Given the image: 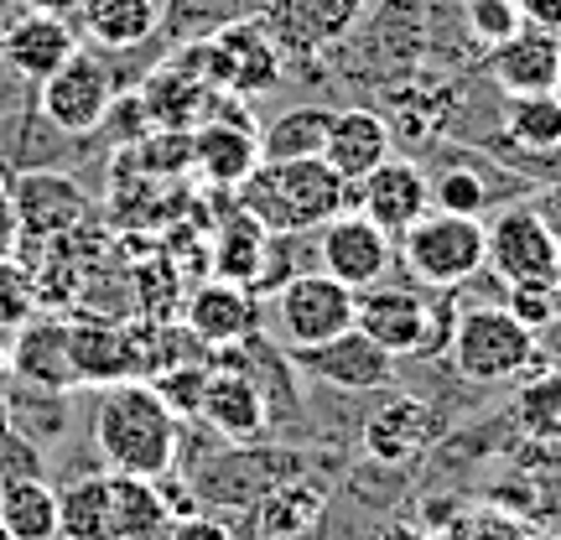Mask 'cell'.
I'll return each mask as SVG.
<instances>
[{
  "mask_svg": "<svg viewBox=\"0 0 561 540\" xmlns=\"http://www.w3.org/2000/svg\"><path fill=\"white\" fill-rule=\"evenodd\" d=\"M208 94H214V83L198 73V62L178 53L146 79L136 104L146 110V125H157V130H193L208 115Z\"/></svg>",
  "mask_w": 561,
  "mask_h": 540,
  "instance_id": "7402d4cb",
  "label": "cell"
},
{
  "mask_svg": "<svg viewBox=\"0 0 561 540\" xmlns=\"http://www.w3.org/2000/svg\"><path fill=\"white\" fill-rule=\"evenodd\" d=\"M483 73L494 79L504 100L510 94H551L561 79V37L541 26H520L510 42L483 53Z\"/></svg>",
  "mask_w": 561,
  "mask_h": 540,
  "instance_id": "e0dca14e",
  "label": "cell"
},
{
  "mask_svg": "<svg viewBox=\"0 0 561 540\" xmlns=\"http://www.w3.org/2000/svg\"><path fill=\"white\" fill-rule=\"evenodd\" d=\"M79 53V37H73V26L68 16H53V11H26V16L5 21L0 26V62L5 68H16L21 79H53L62 62Z\"/></svg>",
  "mask_w": 561,
  "mask_h": 540,
  "instance_id": "ac0fdd59",
  "label": "cell"
},
{
  "mask_svg": "<svg viewBox=\"0 0 561 540\" xmlns=\"http://www.w3.org/2000/svg\"><path fill=\"white\" fill-rule=\"evenodd\" d=\"M208 369H214V364H172V369H161L157 380V395L167 405H172V411H178V416H198V401H203V384H208Z\"/></svg>",
  "mask_w": 561,
  "mask_h": 540,
  "instance_id": "60d3db41",
  "label": "cell"
},
{
  "mask_svg": "<svg viewBox=\"0 0 561 540\" xmlns=\"http://www.w3.org/2000/svg\"><path fill=\"white\" fill-rule=\"evenodd\" d=\"M83 32L110 47V53H130L140 42L161 32V0H83L79 5Z\"/></svg>",
  "mask_w": 561,
  "mask_h": 540,
  "instance_id": "83f0119b",
  "label": "cell"
},
{
  "mask_svg": "<svg viewBox=\"0 0 561 540\" xmlns=\"http://www.w3.org/2000/svg\"><path fill=\"white\" fill-rule=\"evenodd\" d=\"M483 234H489V271H494L504 286L557 276L561 229L546 219L536 203H504L500 214L483 223Z\"/></svg>",
  "mask_w": 561,
  "mask_h": 540,
  "instance_id": "ba28073f",
  "label": "cell"
},
{
  "mask_svg": "<svg viewBox=\"0 0 561 540\" xmlns=\"http://www.w3.org/2000/svg\"><path fill=\"white\" fill-rule=\"evenodd\" d=\"M255 509H261V536L265 540L307 536V530L322 520V509H328V489H322L318 479L297 473V479L265 489L261 499H255Z\"/></svg>",
  "mask_w": 561,
  "mask_h": 540,
  "instance_id": "f1b7e54d",
  "label": "cell"
},
{
  "mask_svg": "<svg viewBox=\"0 0 561 540\" xmlns=\"http://www.w3.org/2000/svg\"><path fill=\"white\" fill-rule=\"evenodd\" d=\"M26 5H32V11H53V16H73L83 0H26Z\"/></svg>",
  "mask_w": 561,
  "mask_h": 540,
  "instance_id": "bcb514c9",
  "label": "cell"
},
{
  "mask_svg": "<svg viewBox=\"0 0 561 540\" xmlns=\"http://www.w3.org/2000/svg\"><path fill=\"white\" fill-rule=\"evenodd\" d=\"M297 473H301L297 452H224L198 479V489L214 504H229V509H234V504H255L265 489L297 479Z\"/></svg>",
  "mask_w": 561,
  "mask_h": 540,
  "instance_id": "d4e9b609",
  "label": "cell"
},
{
  "mask_svg": "<svg viewBox=\"0 0 561 540\" xmlns=\"http://www.w3.org/2000/svg\"><path fill=\"white\" fill-rule=\"evenodd\" d=\"M510 416L530 441H561V369L536 364V375H520Z\"/></svg>",
  "mask_w": 561,
  "mask_h": 540,
  "instance_id": "e575fe53",
  "label": "cell"
},
{
  "mask_svg": "<svg viewBox=\"0 0 561 540\" xmlns=\"http://www.w3.org/2000/svg\"><path fill=\"white\" fill-rule=\"evenodd\" d=\"M500 136L525 157H561V100L557 94H510L500 110Z\"/></svg>",
  "mask_w": 561,
  "mask_h": 540,
  "instance_id": "f546056e",
  "label": "cell"
},
{
  "mask_svg": "<svg viewBox=\"0 0 561 540\" xmlns=\"http://www.w3.org/2000/svg\"><path fill=\"white\" fill-rule=\"evenodd\" d=\"M178 509L167 499L161 479L110 473V540H167Z\"/></svg>",
  "mask_w": 561,
  "mask_h": 540,
  "instance_id": "4316f807",
  "label": "cell"
},
{
  "mask_svg": "<svg viewBox=\"0 0 561 540\" xmlns=\"http://www.w3.org/2000/svg\"><path fill=\"white\" fill-rule=\"evenodd\" d=\"M432 182V208H447V214H468V219H483L500 193H494V182L483 172V161H462V166H437V177Z\"/></svg>",
  "mask_w": 561,
  "mask_h": 540,
  "instance_id": "d590c367",
  "label": "cell"
},
{
  "mask_svg": "<svg viewBox=\"0 0 561 540\" xmlns=\"http://www.w3.org/2000/svg\"><path fill=\"white\" fill-rule=\"evenodd\" d=\"M182 421L178 411L157 395L151 380H121L104 384L94 405V447L110 473L130 479H167L178 462Z\"/></svg>",
  "mask_w": 561,
  "mask_h": 540,
  "instance_id": "6da1fadb",
  "label": "cell"
},
{
  "mask_svg": "<svg viewBox=\"0 0 561 540\" xmlns=\"http://www.w3.org/2000/svg\"><path fill=\"white\" fill-rule=\"evenodd\" d=\"M557 219H561V182H557Z\"/></svg>",
  "mask_w": 561,
  "mask_h": 540,
  "instance_id": "f907efd6",
  "label": "cell"
},
{
  "mask_svg": "<svg viewBox=\"0 0 561 540\" xmlns=\"http://www.w3.org/2000/svg\"><path fill=\"white\" fill-rule=\"evenodd\" d=\"M385 157H390V120L380 110H364V104L333 110V125H328V140H322V161L343 182H364Z\"/></svg>",
  "mask_w": 561,
  "mask_h": 540,
  "instance_id": "603a6c76",
  "label": "cell"
},
{
  "mask_svg": "<svg viewBox=\"0 0 561 540\" xmlns=\"http://www.w3.org/2000/svg\"><path fill=\"white\" fill-rule=\"evenodd\" d=\"M333 110L328 104H291L276 120H265L261 130V161H297V157H322Z\"/></svg>",
  "mask_w": 561,
  "mask_h": 540,
  "instance_id": "d6a6232c",
  "label": "cell"
},
{
  "mask_svg": "<svg viewBox=\"0 0 561 540\" xmlns=\"http://www.w3.org/2000/svg\"><path fill=\"white\" fill-rule=\"evenodd\" d=\"M447 354L468 384H515L541 364V338L510 307H468L453 318Z\"/></svg>",
  "mask_w": 561,
  "mask_h": 540,
  "instance_id": "3957f363",
  "label": "cell"
},
{
  "mask_svg": "<svg viewBox=\"0 0 561 540\" xmlns=\"http://www.w3.org/2000/svg\"><path fill=\"white\" fill-rule=\"evenodd\" d=\"M11 375L26 380L32 390H47V395L73 390L79 375H73V359H68V322H58V318L21 322L16 348H11Z\"/></svg>",
  "mask_w": 561,
  "mask_h": 540,
  "instance_id": "cb8c5ba5",
  "label": "cell"
},
{
  "mask_svg": "<svg viewBox=\"0 0 561 540\" xmlns=\"http://www.w3.org/2000/svg\"><path fill=\"white\" fill-rule=\"evenodd\" d=\"M551 286H557V297H561V250H557V276H551ZM557 333H561V322H557Z\"/></svg>",
  "mask_w": 561,
  "mask_h": 540,
  "instance_id": "681fc988",
  "label": "cell"
},
{
  "mask_svg": "<svg viewBox=\"0 0 561 540\" xmlns=\"http://www.w3.org/2000/svg\"><path fill=\"white\" fill-rule=\"evenodd\" d=\"M16 244H21L16 208H11V193L0 187V261H5V255H16Z\"/></svg>",
  "mask_w": 561,
  "mask_h": 540,
  "instance_id": "f6af8a7d",
  "label": "cell"
},
{
  "mask_svg": "<svg viewBox=\"0 0 561 540\" xmlns=\"http://www.w3.org/2000/svg\"><path fill=\"white\" fill-rule=\"evenodd\" d=\"M312 244H318V271H328L333 280L354 286V291H364V286L385 280L390 255H396V240H390L375 219H364L359 208H343V214H333V219L312 234Z\"/></svg>",
  "mask_w": 561,
  "mask_h": 540,
  "instance_id": "7c38bea8",
  "label": "cell"
},
{
  "mask_svg": "<svg viewBox=\"0 0 561 540\" xmlns=\"http://www.w3.org/2000/svg\"><path fill=\"white\" fill-rule=\"evenodd\" d=\"M504 307H510V318H520L536 338L557 333V322H561V297L551 280H515V286H504Z\"/></svg>",
  "mask_w": 561,
  "mask_h": 540,
  "instance_id": "f35d334b",
  "label": "cell"
},
{
  "mask_svg": "<svg viewBox=\"0 0 561 540\" xmlns=\"http://www.w3.org/2000/svg\"><path fill=\"white\" fill-rule=\"evenodd\" d=\"M0 540H11V536H5V525H0Z\"/></svg>",
  "mask_w": 561,
  "mask_h": 540,
  "instance_id": "f5cc1de1",
  "label": "cell"
},
{
  "mask_svg": "<svg viewBox=\"0 0 561 540\" xmlns=\"http://www.w3.org/2000/svg\"><path fill=\"white\" fill-rule=\"evenodd\" d=\"M396 255L405 271L432 286V291H453L462 280H473L489 265V234L483 219L468 214H447V208H426L405 234H396Z\"/></svg>",
  "mask_w": 561,
  "mask_h": 540,
  "instance_id": "5b68a950",
  "label": "cell"
},
{
  "mask_svg": "<svg viewBox=\"0 0 561 540\" xmlns=\"http://www.w3.org/2000/svg\"><path fill=\"white\" fill-rule=\"evenodd\" d=\"M187 58L198 62V73L214 89H229L240 100H255V94H271L280 79H286V62H280V47L271 42L261 16H240L219 26L214 37H203L187 47Z\"/></svg>",
  "mask_w": 561,
  "mask_h": 540,
  "instance_id": "8992f818",
  "label": "cell"
},
{
  "mask_svg": "<svg viewBox=\"0 0 561 540\" xmlns=\"http://www.w3.org/2000/svg\"><path fill=\"white\" fill-rule=\"evenodd\" d=\"M42 94V120L62 130V136H89V130H100L110 120V110H115V79H110V68H104L94 53H73V58L62 62L53 79L37 83Z\"/></svg>",
  "mask_w": 561,
  "mask_h": 540,
  "instance_id": "30bf717a",
  "label": "cell"
},
{
  "mask_svg": "<svg viewBox=\"0 0 561 540\" xmlns=\"http://www.w3.org/2000/svg\"><path fill=\"white\" fill-rule=\"evenodd\" d=\"M453 318L458 312L447 307V297L432 301L411 286H385V280L364 286L354 301V328L396 359H437L453 338Z\"/></svg>",
  "mask_w": 561,
  "mask_h": 540,
  "instance_id": "277c9868",
  "label": "cell"
},
{
  "mask_svg": "<svg viewBox=\"0 0 561 540\" xmlns=\"http://www.w3.org/2000/svg\"><path fill=\"white\" fill-rule=\"evenodd\" d=\"M265 244H271V229H265L250 208H234L229 219L219 223V234H214V276L219 280H240V286H250V280L261 276V261H265Z\"/></svg>",
  "mask_w": 561,
  "mask_h": 540,
  "instance_id": "1f68e13d",
  "label": "cell"
},
{
  "mask_svg": "<svg viewBox=\"0 0 561 540\" xmlns=\"http://www.w3.org/2000/svg\"><path fill=\"white\" fill-rule=\"evenodd\" d=\"M37 276L16 255H5L0 261V333H16L21 322L37 318Z\"/></svg>",
  "mask_w": 561,
  "mask_h": 540,
  "instance_id": "ab89813d",
  "label": "cell"
},
{
  "mask_svg": "<svg viewBox=\"0 0 561 540\" xmlns=\"http://www.w3.org/2000/svg\"><path fill=\"white\" fill-rule=\"evenodd\" d=\"M203 426H214L219 437L229 441H255L271 421V405H265V390L255 384L250 369H224L214 364L208 369V384H203V401H198Z\"/></svg>",
  "mask_w": 561,
  "mask_h": 540,
  "instance_id": "44dd1931",
  "label": "cell"
},
{
  "mask_svg": "<svg viewBox=\"0 0 561 540\" xmlns=\"http://www.w3.org/2000/svg\"><path fill=\"white\" fill-rule=\"evenodd\" d=\"M354 208L396 240L432 208V182L416 157H385L364 182H354Z\"/></svg>",
  "mask_w": 561,
  "mask_h": 540,
  "instance_id": "9a60e30c",
  "label": "cell"
},
{
  "mask_svg": "<svg viewBox=\"0 0 561 540\" xmlns=\"http://www.w3.org/2000/svg\"><path fill=\"white\" fill-rule=\"evenodd\" d=\"M515 468L530 483L536 515H561V441H530Z\"/></svg>",
  "mask_w": 561,
  "mask_h": 540,
  "instance_id": "74e56055",
  "label": "cell"
},
{
  "mask_svg": "<svg viewBox=\"0 0 561 540\" xmlns=\"http://www.w3.org/2000/svg\"><path fill=\"white\" fill-rule=\"evenodd\" d=\"M240 208H250L271 234H318L333 214L354 208V182H343L322 157L261 161L240 182Z\"/></svg>",
  "mask_w": 561,
  "mask_h": 540,
  "instance_id": "7a4b0ae2",
  "label": "cell"
},
{
  "mask_svg": "<svg viewBox=\"0 0 561 540\" xmlns=\"http://www.w3.org/2000/svg\"><path fill=\"white\" fill-rule=\"evenodd\" d=\"M426 5L421 0H385L380 11L369 16L364 37H354V53H359V68L369 62V73L380 79V89L396 73H411L416 58L426 53Z\"/></svg>",
  "mask_w": 561,
  "mask_h": 540,
  "instance_id": "2e32d148",
  "label": "cell"
},
{
  "mask_svg": "<svg viewBox=\"0 0 561 540\" xmlns=\"http://www.w3.org/2000/svg\"><path fill=\"white\" fill-rule=\"evenodd\" d=\"M5 375H11V354L0 348V384H5Z\"/></svg>",
  "mask_w": 561,
  "mask_h": 540,
  "instance_id": "c3c4849f",
  "label": "cell"
},
{
  "mask_svg": "<svg viewBox=\"0 0 561 540\" xmlns=\"http://www.w3.org/2000/svg\"><path fill=\"white\" fill-rule=\"evenodd\" d=\"M551 94H557V100H561V79H557V89H551Z\"/></svg>",
  "mask_w": 561,
  "mask_h": 540,
  "instance_id": "816d5d0a",
  "label": "cell"
},
{
  "mask_svg": "<svg viewBox=\"0 0 561 540\" xmlns=\"http://www.w3.org/2000/svg\"><path fill=\"white\" fill-rule=\"evenodd\" d=\"M11 193V208H16L21 240H62L73 234L83 219H89V193H83L79 177L68 172H53V166H32V172H16V182L5 187Z\"/></svg>",
  "mask_w": 561,
  "mask_h": 540,
  "instance_id": "4fadbf2b",
  "label": "cell"
},
{
  "mask_svg": "<svg viewBox=\"0 0 561 540\" xmlns=\"http://www.w3.org/2000/svg\"><path fill=\"white\" fill-rule=\"evenodd\" d=\"M515 5H520L525 26H541V32L561 37V0H515Z\"/></svg>",
  "mask_w": 561,
  "mask_h": 540,
  "instance_id": "ee69618b",
  "label": "cell"
},
{
  "mask_svg": "<svg viewBox=\"0 0 561 540\" xmlns=\"http://www.w3.org/2000/svg\"><path fill=\"white\" fill-rule=\"evenodd\" d=\"M0 525L11 540H58V489L42 473L0 483Z\"/></svg>",
  "mask_w": 561,
  "mask_h": 540,
  "instance_id": "4dcf8cb0",
  "label": "cell"
},
{
  "mask_svg": "<svg viewBox=\"0 0 561 540\" xmlns=\"http://www.w3.org/2000/svg\"><path fill=\"white\" fill-rule=\"evenodd\" d=\"M261 21L280 47V62H312L318 53L339 47L359 32L364 0H265Z\"/></svg>",
  "mask_w": 561,
  "mask_h": 540,
  "instance_id": "9c48e42d",
  "label": "cell"
},
{
  "mask_svg": "<svg viewBox=\"0 0 561 540\" xmlns=\"http://www.w3.org/2000/svg\"><path fill=\"white\" fill-rule=\"evenodd\" d=\"M265 301H271V307H265V312H271V338H276L280 348H312V343H328L354 328V301H359V291L312 265V271L291 276L276 297H265Z\"/></svg>",
  "mask_w": 561,
  "mask_h": 540,
  "instance_id": "52a82bcc",
  "label": "cell"
},
{
  "mask_svg": "<svg viewBox=\"0 0 561 540\" xmlns=\"http://www.w3.org/2000/svg\"><path fill=\"white\" fill-rule=\"evenodd\" d=\"M68 359L79 384H121L136 380V348H130V328L110 318H89V322H68Z\"/></svg>",
  "mask_w": 561,
  "mask_h": 540,
  "instance_id": "484cf974",
  "label": "cell"
},
{
  "mask_svg": "<svg viewBox=\"0 0 561 540\" xmlns=\"http://www.w3.org/2000/svg\"><path fill=\"white\" fill-rule=\"evenodd\" d=\"M193 140V172L214 193H240V182L261 166V130L234 120H203L187 130Z\"/></svg>",
  "mask_w": 561,
  "mask_h": 540,
  "instance_id": "d6986e66",
  "label": "cell"
},
{
  "mask_svg": "<svg viewBox=\"0 0 561 540\" xmlns=\"http://www.w3.org/2000/svg\"><path fill=\"white\" fill-rule=\"evenodd\" d=\"M286 359L301 375H312L322 384H339V390H354V395L390 390L396 375H401V359L385 354L380 343L369 338V333H359V328H348V333H339V338H328V343H312V348H286Z\"/></svg>",
  "mask_w": 561,
  "mask_h": 540,
  "instance_id": "8fae6325",
  "label": "cell"
},
{
  "mask_svg": "<svg viewBox=\"0 0 561 540\" xmlns=\"http://www.w3.org/2000/svg\"><path fill=\"white\" fill-rule=\"evenodd\" d=\"M442 441V416L416 395H390V401L364 421V452L375 462H411Z\"/></svg>",
  "mask_w": 561,
  "mask_h": 540,
  "instance_id": "ffe728a7",
  "label": "cell"
},
{
  "mask_svg": "<svg viewBox=\"0 0 561 540\" xmlns=\"http://www.w3.org/2000/svg\"><path fill=\"white\" fill-rule=\"evenodd\" d=\"M26 473H37V447L21 437V432H11V437L0 441V483L26 479Z\"/></svg>",
  "mask_w": 561,
  "mask_h": 540,
  "instance_id": "b9f144b4",
  "label": "cell"
},
{
  "mask_svg": "<svg viewBox=\"0 0 561 540\" xmlns=\"http://www.w3.org/2000/svg\"><path fill=\"white\" fill-rule=\"evenodd\" d=\"M11 432H16V405H11L5 395H0V441L11 437Z\"/></svg>",
  "mask_w": 561,
  "mask_h": 540,
  "instance_id": "7dc6e473",
  "label": "cell"
},
{
  "mask_svg": "<svg viewBox=\"0 0 561 540\" xmlns=\"http://www.w3.org/2000/svg\"><path fill=\"white\" fill-rule=\"evenodd\" d=\"M167 540H234V536H229V525L214 520V515H178L172 530H167Z\"/></svg>",
  "mask_w": 561,
  "mask_h": 540,
  "instance_id": "7bdbcfd3",
  "label": "cell"
},
{
  "mask_svg": "<svg viewBox=\"0 0 561 540\" xmlns=\"http://www.w3.org/2000/svg\"><path fill=\"white\" fill-rule=\"evenodd\" d=\"M261 318H265L261 297L250 286H240V280H219V276L193 286L187 301H182V328L198 338V348H234L250 333H261Z\"/></svg>",
  "mask_w": 561,
  "mask_h": 540,
  "instance_id": "5bb4252c",
  "label": "cell"
},
{
  "mask_svg": "<svg viewBox=\"0 0 561 540\" xmlns=\"http://www.w3.org/2000/svg\"><path fill=\"white\" fill-rule=\"evenodd\" d=\"M58 540H110V473L58 489Z\"/></svg>",
  "mask_w": 561,
  "mask_h": 540,
  "instance_id": "836d02e7",
  "label": "cell"
},
{
  "mask_svg": "<svg viewBox=\"0 0 561 540\" xmlns=\"http://www.w3.org/2000/svg\"><path fill=\"white\" fill-rule=\"evenodd\" d=\"M520 26H525V16H520L515 0H462V32H468V42L479 47V58L489 47L510 42Z\"/></svg>",
  "mask_w": 561,
  "mask_h": 540,
  "instance_id": "8d00e7d4",
  "label": "cell"
}]
</instances>
